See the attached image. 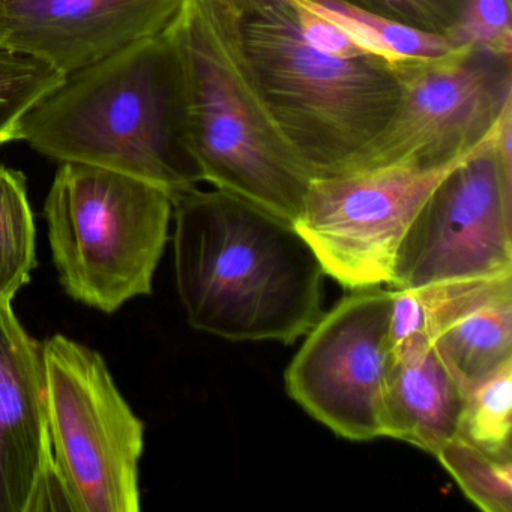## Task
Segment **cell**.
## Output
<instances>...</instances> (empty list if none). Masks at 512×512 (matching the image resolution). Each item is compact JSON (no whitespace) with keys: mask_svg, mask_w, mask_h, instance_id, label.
<instances>
[{"mask_svg":"<svg viewBox=\"0 0 512 512\" xmlns=\"http://www.w3.org/2000/svg\"><path fill=\"white\" fill-rule=\"evenodd\" d=\"M236 76L311 179L347 175L400 107L404 74L301 0H199Z\"/></svg>","mask_w":512,"mask_h":512,"instance_id":"6da1fadb","label":"cell"},{"mask_svg":"<svg viewBox=\"0 0 512 512\" xmlns=\"http://www.w3.org/2000/svg\"><path fill=\"white\" fill-rule=\"evenodd\" d=\"M179 298L194 329L295 343L323 316L325 271L295 224L227 191L173 196Z\"/></svg>","mask_w":512,"mask_h":512,"instance_id":"7a4b0ae2","label":"cell"},{"mask_svg":"<svg viewBox=\"0 0 512 512\" xmlns=\"http://www.w3.org/2000/svg\"><path fill=\"white\" fill-rule=\"evenodd\" d=\"M59 163L115 170L176 196L203 182L188 136L184 71L169 32L65 77L20 124Z\"/></svg>","mask_w":512,"mask_h":512,"instance_id":"3957f363","label":"cell"},{"mask_svg":"<svg viewBox=\"0 0 512 512\" xmlns=\"http://www.w3.org/2000/svg\"><path fill=\"white\" fill-rule=\"evenodd\" d=\"M44 212L53 262L71 298L112 314L151 295L172 194L115 170L61 163Z\"/></svg>","mask_w":512,"mask_h":512,"instance_id":"277c9868","label":"cell"},{"mask_svg":"<svg viewBox=\"0 0 512 512\" xmlns=\"http://www.w3.org/2000/svg\"><path fill=\"white\" fill-rule=\"evenodd\" d=\"M181 59L188 136L203 182L295 224L311 178L227 61L199 0L167 28Z\"/></svg>","mask_w":512,"mask_h":512,"instance_id":"5b68a950","label":"cell"},{"mask_svg":"<svg viewBox=\"0 0 512 512\" xmlns=\"http://www.w3.org/2000/svg\"><path fill=\"white\" fill-rule=\"evenodd\" d=\"M41 344L53 463L65 511H140L145 424L100 353L61 334Z\"/></svg>","mask_w":512,"mask_h":512,"instance_id":"8992f818","label":"cell"},{"mask_svg":"<svg viewBox=\"0 0 512 512\" xmlns=\"http://www.w3.org/2000/svg\"><path fill=\"white\" fill-rule=\"evenodd\" d=\"M511 137L512 112L437 182L398 247L392 289L512 272Z\"/></svg>","mask_w":512,"mask_h":512,"instance_id":"52a82bcc","label":"cell"},{"mask_svg":"<svg viewBox=\"0 0 512 512\" xmlns=\"http://www.w3.org/2000/svg\"><path fill=\"white\" fill-rule=\"evenodd\" d=\"M404 92L388 127L347 175L448 169L487 142L512 112V53L461 49L401 62Z\"/></svg>","mask_w":512,"mask_h":512,"instance_id":"ba28073f","label":"cell"},{"mask_svg":"<svg viewBox=\"0 0 512 512\" xmlns=\"http://www.w3.org/2000/svg\"><path fill=\"white\" fill-rule=\"evenodd\" d=\"M391 290H353L305 335L287 367V394L353 442L383 437L386 374L394 353Z\"/></svg>","mask_w":512,"mask_h":512,"instance_id":"9c48e42d","label":"cell"},{"mask_svg":"<svg viewBox=\"0 0 512 512\" xmlns=\"http://www.w3.org/2000/svg\"><path fill=\"white\" fill-rule=\"evenodd\" d=\"M452 167H385L311 179L296 230L316 254L325 275L346 289L389 284L407 229Z\"/></svg>","mask_w":512,"mask_h":512,"instance_id":"30bf717a","label":"cell"},{"mask_svg":"<svg viewBox=\"0 0 512 512\" xmlns=\"http://www.w3.org/2000/svg\"><path fill=\"white\" fill-rule=\"evenodd\" d=\"M185 0H0V46L68 77L163 34Z\"/></svg>","mask_w":512,"mask_h":512,"instance_id":"8fae6325","label":"cell"},{"mask_svg":"<svg viewBox=\"0 0 512 512\" xmlns=\"http://www.w3.org/2000/svg\"><path fill=\"white\" fill-rule=\"evenodd\" d=\"M65 511L47 418L43 344L0 307V512Z\"/></svg>","mask_w":512,"mask_h":512,"instance_id":"7c38bea8","label":"cell"},{"mask_svg":"<svg viewBox=\"0 0 512 512\" xmlns=\"http://www.w3.org/2000/svg\"><path fill=\"white\" fill-rule=\"evenodd\" d=\"M464 392L430 338L412 335L394 344L383 397V437L436 454L457 436Z\"/></svg>","mask_w":512,"mask_h":512,"instance_id":"4fadbf2b","label":"cell"},{"mask_svg":"<svg viewBox=\"0 0 512 512\" xmlns=\"http://www.w3.org/2000/svg\"><path fill=\"white\" fill-rule=\"evenodd\" d=\"M431 343L463 392L512 364V293L467 311Z\"/></svg>","mask_w":512,"mask_h":512,"instance_id":"5bb4252c","label":"cell"},{"mask_svg":"<svg viewBox=\"0 0 512 512\" xmlns=\"http://www.w3.org/2000/svg\"><path fill=\"white\" fill-rule=\"evenodd\" d=\"M316 13L337 23L368 52L400 64L410 59H436L455 52L448 38L424 34L368 13L343 0H301Z\"/></svg>","mask_w":512,"mask_h":512,"instance_id":"9a60e30c","label":"cell"},{"mask_svg":"<svg viewBox=\"0 0 512 512\" xmlns=\"http://www.w3.org/2000/svg\"><path fill=\"white\" fill-rule=\"evenodd\" d=\"M35 268V224L25 175L0 164V307L11 305Z\"/></svg>","mask_w":512,"mask_h":512,"instance_id":"2e32d148","label":"cell"},{"mask_svg":"<svg viewBox=\"0 0 512 512\" xmlns=\"http://www.w3.org/2000/svg\"><path fill=\"white\" fill-rule=\"evenodd\" d=\"M512 364L464 392L458 434L487 454L512 460Z\"/></svg>","mask_w":512,"mask_h":512,"instance_id":"e0dca14e","label":"cell"},{"mask_svg":"<svg viewBox=\"0 0 512 512\" xmlns=\"http://www.w3.org/2000/svg\"><path fill=\"white\" fill-rule=\"evenodd\" d=\"M434 455L482 511L511 512L512 460L493 457L460 434L443 443Z\"/></svg>","mask_w":512,"mask_h":512,"instance_id":"ac0fdd59","label":"cell"},{"mask_svg":"<svg viewBox=\"0 0 512 512\" xmlns=\"http://www.w3.org/2000/svg\"><path fill=\"white\" fill-rule=\"evenodd\" d=\"M64 80L46 62L0 46V145L19 140L26 113Z\"/></svg>","mask_w":512,"mask_h":512,"instance_id":"d6986e66","label":"cell"},{"mask_svg":"<svg viewBox=\"0 0 512 512\" xmlns=\"http://www.w3.org/2000/svg\"><path fill=\"white\" fill-rule=\"evenodd\" d=\"M446 38L455 50L512 53L511 0H467L460 22Z\"/></svg>","mask_w":512,"mask_h":512,"instance_id":"ffe728a7","label":"cell"},{"mask_svg":"<svg viewBox=\"0 0 512 512\" xmlns=\"http://www.w3.org/2000/svg\"><path fill=\"white\" fill-rule=\"evenodd\" d=\"M353 7L424 34L448 37L467 0H343Z\"/></svg>","mask_w":512,"mask_h":512,"instance_id":"44dd1931","label":"cell"}]
</instances>
